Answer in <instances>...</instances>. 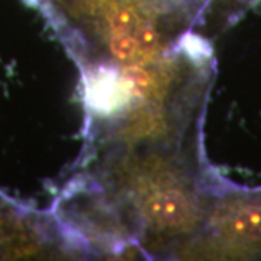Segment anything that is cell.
<instances>
[{"instance_id":"6da1fadb","label":"cell","mask_w":261,"mask_h":261,"mask_svg":"<svg viewBox=\"0 0 261 261\" xmlns=\"http://www.w3.org/2000/svg\"><path fill=\"white\" fill-rule=\"evenodd\" d=\"M144 215L160 228H173L185 224L192 215V205L178 190H164L149 196L144 205Z\"/></svg>"},{"instance_id":"7a4b0ae2","label":"cell","mask_w":261,"mask_h":261,"mask_svg":"<svg viewBox=\"0 0 261 261\" xmlns=\"http://www.w3.org/2000/svg\"><path fill=\"white\" fill-rule=\"evenodd\" d=\"M222 231L229 238L260 243L261 241V205H247L235 211L225 219Z\"/></svg>"},{"instance_id":"3957f363","label":"cell","mask_w":261,"mask_h":261,"mask_svg":"<svg viewBox=\"0 0 261 261\" xmlns=\"http://www.w3.org/2000/svg\"><path fill=\"white\" fill-rule=\"evenodd\" d=\"M109 47L112 56L121 61H134L141 53L137 39L129 34H115Z\"/></svg>"},{"instance_id":"277c9868","label":"cell","mask_w":261,"mask_h":261,"mask_svg":"<svg viewBox=\"0 0 261 261\" xmlns=\"http://www.w3.org/2000/svg\"><path fill=\"white\" fill-rule=\"evenodd\" d=\"M140 25V16L130 8H123L115 12L111 18V29L113 34H129L130 31H135Z\"/></svg>"},{"instance_id":"5b68a950","label":"cell","mask_w":261,"mask_h":261,"mask_svg":"<svg viewBox=\"0 0 261 261\" xmlns=\"http://www.w3.org/2000/svg\"><path fill=\"white\" fill-rule=\"evenodd\" d=\"M125 79H126V83L129 86L130 89L135 92V93L145 94L149 90L152 80L149 74L138 67H130L125 71Z\"/></svg>"},{"instance_id":"8992f818","label":"cell","mask_w":261,"mask_h":261,"mask_svg":"<svg viewBox=\"0 0 261 261\" xmlns=\"http://www.w3.org/2000/svg\"><path fill=\"white\" fill-rule=\"evenodd\" d=\"M134 38L137 39L138 45H140L141 51L142 49H152L157 47L160 41V34L157 29L151 25H140L135 29Z\"/></svg>"},{"instance_id":"52a82bcc","label":"cell","mask_w":261,"mask_h":261,"mask_svg":"<svg viewBox=\"0 0 261 261\" xmlns=\"http://www.w3.org/2000/svg\"><path fill=\"white\" fill-rule=\"evenodd\" d=\"M0 222H2V219H0Z\"/></svg>"}]
</instances>
